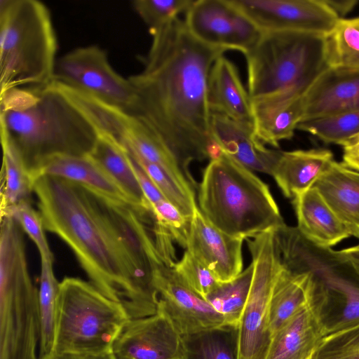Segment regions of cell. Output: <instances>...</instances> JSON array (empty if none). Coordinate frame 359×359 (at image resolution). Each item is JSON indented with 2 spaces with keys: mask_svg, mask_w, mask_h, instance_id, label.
<instances>
[{
  "mask_svg": "<svg viewBox=\"0 0 359 359\" xmlns=\"http://www.w3.org/2000/svg\"><path fill=\"white\" fill-rule=\"evenodd\" d=\"M254 266L251 263L230 281L219 283L205 299L224 318L226 326L236 330L250 292Z\"/></svg>",
  "mask_w": 359,
  "mask_h": 359,
  "instance_id": "29",
  "label": "cell"
},
{
  "mask_svg": "<svg viewBox=\"0 0 359 359\" xmlns=\"http://www.w3.org/2000/svg\"><path fill=\"white\" fill-rule=\"evenodd\" d=\"M44 229L73 251L90 282L120 302L130 319L154 314L158 295L122 238L105 198L79 184L52 176L33 182Z\"/></svg>",
  "mask_w": 359,
  "mask_h": 359,
  "instance_id": "2",
  "label": "cell"
},
{
  "mask_svg": "<svg viewBox=\"0 0 359 359\" xmlns=\"http://www.w3.org/2000/svg\"><path fill=\"white\" fill-rule=\"evenodd\" d=\"M25 232L15 222L0 231V359H39V290L27 261Z\"/></svg>",
  "mask_w": 359,
  "mask_h": 359,
  "instance_id": "7",
  "label": "cell"
},
{
  "mask_svg": "<svg viewBox=\"0 0 359 359\" xmlns=\"http://www.w3.org/2000/svg\"><path fill=\"white\" fill-rule=\"evenodd\" d=\"M198 199L212 225L243 240L285 224L269 186L222 151L203 171Z\"/></svg>",
  "mask_w": 359,
  "mask_h": 359,
  "instance_id": "4",
  "label": "cell"
},
{
  "mask_svg": "<svg viewBox=\"0 0 359 359\" xmlns=\"http://www.w3.org/2000/svg\"><path fill=\"white\" fill-rule=\"evenodd\" d=\"M315 288V280L309 270L303 267L288 269L281 263L269 305L268 327L271 339L311 301Z\"/></svg>",
  "mask_w": 359,
  "mask_h": 359,
  "instance_id": "24",
  "label": "cell"
},
{
  "mask_svg": "<svg viewBox=\"0 0 359 359\" xmlns=\"http://www.w3.org/2000/svg\"><path fill=\"white\" fill-rule=\"evenodd\" d=\"M329 8L334 13L339 19L344 17L351 13L356 5L358 0H323Z\"/></svg>",
  "mask_w": 359,
  "mask_h": 359,
  "instance_id": "42",
  "label": "cell"
},
{
  "mask_svg": "<svg viewBox=\"0 0 359 359\" xmlns=\"http://www.w3.org/2000/svg\"><path fill=\"white\" fill-rule=\"evenodd\" d=\"M243 238L229 236L212 225L198 206L191 219L186 249L208 268L219 283H224L243 271Z\"/></svg>",
  "mask_w": 359,
  "mask_h": 359,
  "instance_id": "16",
  "label": "cell"
},
{
  "mask_svg": "<svg viewBox=\"0 0 359 359\" xmlns=\"http://www.w3.org/2000/svg\"><path fill=\"white\" fill-rule=\"evenodd\" d=\"M342 163L359 171V133L348 140L343 146Z\"/></svg>",
  "mask_w": 359,
  "mask_h": 359,
  "instance_id": "41",
  "label": "cell"
},
{
  "mask_svg": "<svg viewBox=\"0 0 359 359\" xmlns=\"http://www.w3.org/2000/svg\"><path fill=\"white\" fill-rule=\"evenodd\" d=\"M314 280L311 301L272 336L265 359H311L327 335L323 320V294Z\"/></svg>",
  "mask_w": 359,
  "mask_h": 359,
  "instance_id": "17",
  "label": "cell"
},
{
  "mask_svg": "<svg viewBox=\"0 0 359 359\" xmlns=\"http://www.w3.org/2000/svg\"><path fill=\"white\" fill-rule=\"evenodd\" d=\"M3 150L1 210L23 201L32 202L33 182L20 152L6 134L1 131Z\"/></svg>",
  "mask_w": 359,
  "mask_h": 359,
  "instance_id": "28",
  "label": "cell"
},
{
  "mask_svg": "<svg viewBox=\"0 0 359 359\" xmlns=\"http://www.w3.org/2000/svg\"><path fill=\"white\" fill-rule=\"evenodd\" d=\"M299 233L314 245L330 249L351 236V231L313 187L292 200Z\"/></svg>",
  "mask_w": 359,
  "mask_h": 359,
  "instance_id": "21",
  "label": "cell"
},
{
  "mask_svg": "<svg viewBox=\"0 0 359 359\" xmlns=\"http://www.w3.org/2000/svg\"><path fill=\"white\" fill-rule=\"evenodd\" d=\"M313 187L348 229L359 222V171L334 160Z\"/></svg>",
  "mask_w": 359,
  "mask_h": 359,
  "instance_id": "26",
  "label": "cell"
},
{
  "mask_svg": "<svg viewBox=\"0 0 359 359\" xmlns=\"http://www.w3.org/2000/svg\"><path fill=\"white\" fill-rule=\"evenodd\" d=\"M297 129L325 143L343 146L359 133V110L302 121Z\"/></svg>",
  "mask_w": 359,
  "mask_h": 359,
  "instance_id": "33",
  "label": "cell"
},
{
  "mask_svg": "<svg viewBox=\"0 0 359 359\" xmlns=\"http://www.w3.org/2000/svg\"><path fill=\"white\" fill-rule=\"evenodd\" d=\"M120 187L137 208L151 210L135 175L130 157L126 149L109 136L99 133L88 154Z\"/></svg>",
  "mask_w": 359,
  "mask_h": 359,
  "instance_id": "27",
  "label": "cell"
},
{
  "mask_svg": "<svg viewBox=\"0 0 359 359\" xmlns=\"http://www.w3.org/2000/svg\"><path fill=\"white\" fill-rule=\"evenodd\" d=\"M10 217L15 220L36 245L40 257L54 262L48 245L41 215L32 206V202L23 201L1 210V217Z\"/></svg>",
  "mask_w": 359,
  "mask_h": 359,
  "instance_id": "36",
  "label": "cell"
},
{
  "mask_svg": "<svg viewBox=\"0 0 359 359\" xmlns=\"http://www.w3.org/2000/svg\"><path fill=\"white\" fill-rule=\"evenodd\" d=\"M113 352L118 359H185L182 335L159 302L154 314L128 321Z\"/></svg>",
  "mask_w": 359,
  "mask_h": 359,
  "instance_id": "15",
  "label": "cell"
},
{
  "mask_svg": "<svg viewBox=\"0 0 359 359\" xmlns=\"http://www.w3.org/2000/svg\"><path fill=\"white\" fill-rule=\"evenodd\" d=\"M333 161L332 152L326 149L281 151L271 175L283 195L293 199L313 187Z\"/></svg>",
  "mask_w": 359,
  "mask_h": 359,
  "instance_id": "23",
  "label": "cell"
},
{
  "mask_svg": "<svg viewBox=\"0 0 359 359\" xmlns=\"http://www.w3.org/2000/svg\"><path fill=\"white\" fill-rule=\"evenodd\" d=\"M328 67H359V16L339 19L325 36Z\"/></svg>",
  "mask_w": 359,
  "mask_h": 359,
  "instance_id": "30",
  "label": "cell"
},
{
  "mask_svg": "<svg viewBox=\"0 0 359 359\" xmlns=\"http://www.w3.org/2000/svg\"><path fill=\"white\" fill-rule=\"evenodd\" d=\"M224 331L226 330H212L182 337L185 359H237L236 345L233 346L222 335Z\"/></svg>",
  "mask_w": 359,
  "mask_h": 359,
  "instance_id": "34",
  "label": "cell"
},
{
  "mask_svg": "<svg viewBox=\"0 0 359 359\" xmlns=\"http://www.w3.org/2000/svg\"><path fill=\"white\" fill-rule=\"evenodd\" d=\"M262 32L327 35L339 18L323 0H230Z\"/></svg>",
  "mask_w": 359,
  "mask_h": 359,
  "instance_id": "13",
  "label": "cell"
},
{
  "mask_svg": "<svg viewBox=\"0 0 359 359\" xmlns=\"http://www.w3.org/2000/svg\"><path fill=\"white\" fill-rule=\"evenodd\" d=\"M311 359H359V323L327 334Z\"/></svg>",
  "mask_w": 359,
  "mask_h": 359,
  "instance_id": "37",
  "label": "cell"
},
{
  "mask_svg": "<svg viewBox=\"0 0 359 359\" xmlns=\"http://www.w3.org/2000/svg\"><path fill=\"white\" fill-rule=\"evenodd\" d=\"M0 128L29 171L50 156L88 155L98 136L87 118L50 84L1 93Z\"/></svg>",
  "mask_w": 359,
  "mask_h": 359,
  "instance_id": "3",
  "label": "cell"
},
{
  "mask_svg": "<svg viewBox=\"0 0 359 359\" xmlns=\"http://www.w3.org/2000/svg\"><path fill=\"white\" fill-rule=\"evenodd\" d=\"M252 102L302 97L328 67L325 35L267 31L245 55Z\"/></svg>",
  "mask_w": 359,
  "mask_h": 359,
  "instance_id": "6",
  "label": "cell"
},
{
  "mask_svg": "<svg viewBox=\"0 0 359 359\" xmlns=\"http://www.w3.org/2000/svg\"><path fill=\"white\" fill-rule=\"evenodd\" d=\"M130 159L138 182L149 204L152 205L166 199L144 170L131 157Z\"/></svg>",
  "mask_w": 359,
  "mask_h": 359,
  "instance_id": "40",
  "label": "cell"
},
{
  "mask_svg": "<svg viewBox=\"0 0 359 359\" xmlns=\"http://www.w3.org/2000/svg\"><path fill=\"white\" fill-rule=\"evenodd\" d=\"M46 359H118L113 351L102 353L52 354Z\"/></svg>",
  "mask_w": 359,
  "mask_h": 359,
  "instance_id": "43",
  "label": "cell"
},
{
  "mask_svg": "<svg viewBox=\"0 0 359 359\" xmlns=\"http://www.w3.org/2000/svg\"><path fill=\"white\" fill-rule=\"evenodd\" d=\"M53 264V261L41 257L39 305L41 333L39 359H46L50 356L53 345L56 302L60 283L55 276Z\"/></svg>",
  "mask_w": 359,
  "mask_h": 359,
  "instance_id": "31",
  "label": "cell"
},
{
  "mask_svg": "<svg viewBox=\"0 0 359 359\" xmlns=\"http://www.w3.org/2000/svg\"><path fill=\"white\" fill-rule=\"evenodd\" d=\"M151 36L142 70L128 78L136 95L132 114L191 175L192 161L221 151L211 133L208 81L214 62L226 50L198 41L179 18Z\"/></svg>",
  "mask_w": 359,
  "mask_h": 359,
  "instance_id": "1",
  "label": "cell"
},
{
  "mask_svg": "<svg viewBox=\"0 0 359 359\" xmlns=\"http://www.w3.org/2000/svg\"><path fill=\"white\" fill-rule=\"evenodd\" d=\"M194 0H136L133 6L151 34L162 29L186 13Z\"/></svg>",
  "mask_w": 359,
  "mask_h": 359,
  "instance_id": "35",
  "label": "cell"
},
{
  "mask_svg": "<svg viewBox=\"0 0 359 359\" xmlns=\"http://www.w3.org/2000/svg\"><path fill=\"white\" fill-rule=\"evenodd\" d=\"M349 230L351 231V236H354L359 240V222L350 227ZM358 245H359V243Z\"/></svg>",
  "mask_w": 359,
  "mask_h": 359,
  "instance_id": "45",
  "label": "cell"
},
{
  "mask_svg": "<svg viewBox=\"0 0 359 359\" xmlns=\"http://www.w3.org/2000/svg\"><path fill=\"white\" fill-rule=\"evenodd\" d=\"M130 320L122 304L105 296L90 282L65 277L59 285L50 355L113 351Z\"/></svg>",
  "mask_w": 359,
  "mask_h": 359,
  "instance_id": "8",
  "label": "cell"
},
{
  "mask_svg": "<svg viewBox=\"0 0 359 359\" xmlns=\"http://www.w3.org/2000/svg\"><path fill=\"white\" fill-rule=\"evenodd\" d=\"M152 278L158 302L182 337L231 330L223 317L187 286L172 268L161 264L154 269Z\"/></svg>",
  "mask_w": 359,
  "mask_h": 359,
  "instance_id": "14",
  "label": "cell"
},
{
  "mask_svg": "<svg viewBox=\"0 0 359 359\" xmlns=\"http://www.w3.org/2000/svg\"><path fill=\"white\" fill-rule=\"evenodd\" d=\"M208 102L212 114L253 126L252 101L236 65L224 55L214 62L208 81Z\"/></svg>",
  "mask_w": 359,
  "mask_h": 359,
  "instance_id": "22",
  "label": "cell"
},
{
  "mask_svg": "<svg viewBox=\"0 0 359 359\" xmlns=\"http://www.w3.org/2000/svg\"><path fill=\"white\" fill-rule=\"evenodd\" d=\"M128 154L144 170L166 200L185 217L191 219L198 208L195 190L177 180L160 166Z\"/></svg>",
  "mask_w": 359,
  "mask_h": 359,
  "instance_id": "32",
  "label": "cell"
},
{
  "mask_svg": "<svg viewBox=\"0 0 359 359\" xmlns=\"http://www.w3.org/2000/svg\"><path fill=\"white\" fill-rule=\"evenodd\" d=\"M359 277V245L357 244L339 250Z\"/></svg>",
  "mask_w": 359,
  "mask_h": 359,
  "instance_id": "44",
  "label": "cell"
},
{
  "mask_svg": "<svg viewBox=\"0 0 359 359\" xmlns=\"http://www.w3.org/2000/svg\"><path fill=\"white\" fill-rule=\"evenodd\" d=\"M172 269L187 286L203 299L219 283L212 272L187 250Z\"/></svg>",
  "mask_w": 359,
  "mask_h": 359,
  "instance_id": "38",
  "label": "cell"
},
{
  "mask_svg": "<svg viewBox=\"0 0 359 359\" xmlns=\"http://www.w3.org/2000/svg\"><path fill=\"white\" fill-rule=\"evenodd\" d=\"M254 273L248 297L236 330L237 359H265L271 341V297L281 266L273 230L245 239Z\"/></svg>",
  "mask_w": 359,
  "mask_h": 359,
  "instance_id": "9",
  "label": "cell"
},
{
  "mask_svg": "<svg viewBox=\"0 0 359 359\" xmlns=\"http://www.w3.org/2000/svg\"><path fill=\"white\" fill-rule=\"evenodd\" d=\"M90 121L100 133L121 144L128 154L154 163L195 190L197 184L186 173L156 134L134 114L100 102L92 109Z\"/></svg>",
  "mask_w": 359,
  "mask_h": 359,
  "instance_id": "11",
  "label": "cell"
},
{
  "mask_svg": "<svg viewBox=\"0 0 359 359\" xmlns=\"http://www.w3.org/2000/svg\"><path fill=\"white\" fill-rule=\"evenodd\" d=\"M53 81L129 113L134 111L136 95L130 81L113 69L99 46L79 47L57 58Z\"/></svg>",
  "mask_w": 359,
  "mask_h": 359,
  "instance_id": "10",
  "label": "cell"
},
{
  "mask_svg": "<svg viewBox=\"0 0 359 359\" xmlns=\"http://www.w3.org/2000/svg\"><path fill=\"white\" fill-rule=\"evenodd\" d=\"M303 102L302 121L359 110V67H327Z\"/></svg>",
  "mask_w": 359,
  "mask_h": 359,
  "instance_id": "18",
  "label": "cell"
},
{
  "mask_svg": "<svg viewBox=\"0 0 359 359\" xmlns=\"http://www.w3.org/2000/svg\"><path fill=\"white\" fill-rule=\"evenodd\" d=\"M151 206L156 219L169 230L174 241L186 248L191 219L185 217L166 199Z\"/></svg>",
  "mask_w": 359,
  "mask_h": 359,
  "instance_id": "39",
  "label": "cell"
},
{
  "mask_svg": "<svg viewBox=\"0 0 359 359\" xmlns=\"http://www.w3.org/2000/svg\"><path fill=\"white\" fill-rule=\"evenodd\" d=\"M29 175L32 182L43 176L63 178L86 187L104 198L133 204L116 182L88 155L48 156L31 168Z\"/></svg>",
  "mask_w": 359,
  "mask_h": 359,
  "instance_id": "20",
  "label": "cell"
},
{
  "mask_svg": "<svg viewBox=\"0 0 359 359\" xmlns=\"http://www.w3.org/2000/svg\"><path fill=\"white\" fill-rule=\"evenodd\" d=\"M303 96L292 100L266 98L252 102L257 138L264 144L276 148L279 147L280 142L290 140L302 120Z\"/></svg>",
  "mask_w": 359,
  "mask_h": 359,
  "instance_id": "25",
  "label": "cell"
},
{
  "mask_svg": "<svg viewBox=\"0 0 359 359\" xmlns=\"http://www.w3.org/2000/svg\"><path fill=\"white\" fill-rule=\"evenodd\" d=\"M57 49L46 5L36 0H1V93L48 86L53 81Z\"/></svg>",
  "mask_w": 359,
  "mask_h": 359,
  "instance_id": "5",
  "label": "cell"
},
{
  "mask_svg": "<svg viewBox=\"0 0 359 359\" xmlns=\"http://www.w3.org/2000/svg\"><path fill=\"white\" fill-rule=\"evenodd\" d=\"M211 133L220 151L250 169L271 174L281 151L266 148L255 136L253 126L212 114Z\"/></svg>",
  "mask_w": 359,
  "mask_h": 359,
  "instance_id": "19",
  "label": "cell"
},
{
  "mask_svg": "<svg viewBox=\"0 0 359 359\" xmlns=\"http://www.w3.org/2000/svg\"><path fill=\"white\" fill-rule=\"evenodd\" d=\"M184 24L190 34L209 46L247 54L262 31L230 0H194Z\"/></svg>",
  "mask_w": 359,
  "mask_h": 359,
  "instance_id": "12",
  "label": "cell"
}]
</instances>
